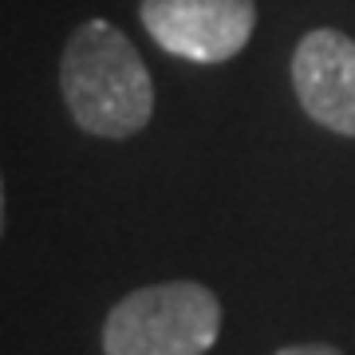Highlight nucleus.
Segmentation results:
<instances>
[{"instance_id":"1","label":"nucleus","mask_w":355,"mask_h":355,"mask_svg":"<svg viewBox=\"0 0 355 355\" xmlns=\"http://www.w3.org/2000/svg\"><path fill=\"white\" fill-rule=\"evenodd\" d=\"M60 91L76 127L95 139H130L154 114L150 71L107 20H87L71 32L60 60Z\"/></svg>"},{"instance_id":"2","label":"nucleus","mask_w":355,"mask_h":355,"mask_svg":"<svg viewBox=\"0 0 355 355\" xmlns=\"http://www.w3.org/2000/svg\"><path fill=\"white\" fill-rule=\"evenodd\" d=\"M221 331V304L198 280H166L123 296L103 324L107 355H205Z\"/></svg>"},{"instance_id":"3","label":"nucleus","mask_w":355,"mask_h":355,"mask_svg":"<svg viewBox=\"0 0 355 355\" xmlns=\"http://www.w3.org/2000/svg\"><path fill=\"white\" fill-rule=\"evenodd\" d=\"M142 28L158 48L193 64H225L257 28L253 0H142Z\"/></svg>"},{"instance_id":"4","label":"nucleus","mask_w":355,"mask_h":355,"mask_svg":"<svg viewBox=\"0 0 355 355\" xmlns=\"http://www.w3.org/2000/svg\"><path fill=\"white\" fill-rule=\"evenodd\" d=\"M296 99L331 135L355 139V40L336 28L308 32L292 51Z\"/></svg>"},{"instance_id":"5","label":"nucleus","mask_w":355,"mask_h":355,"mask_svg":"<svg viewBox=\"0 0 355 355\" xmlns=\"http://www.w3.org/2000/svg\"><path fill=\"white\" fill-rule=\"evenodd\" d=\"M277 355H343V352L331 347V343H288V347H280Z\"/></svg>"}]
</instances>
